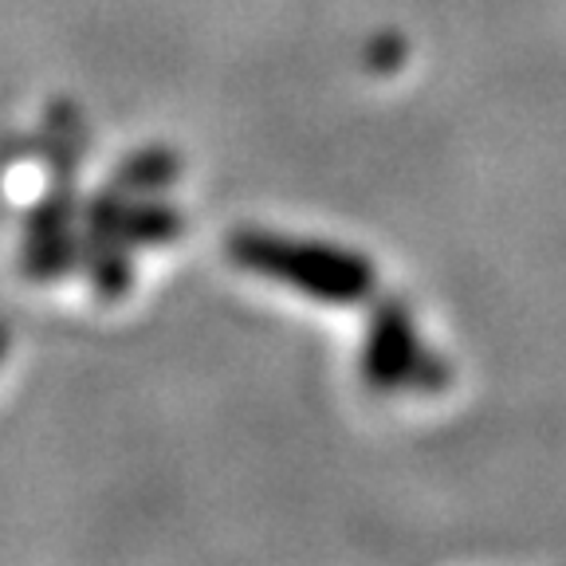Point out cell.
I'll return each mask as SVG.
<instances>
[{
    "label": "cell",
    "instance_id": "cell-1",
    "mask_svg": "<svg viewBox=\"0 0 566 566\" xmlns=\"http://www.w3.org/2000/svg\"><path fill=\"white\" fill-rule=\"evenodd\" d=\"M232 260L248 272L280 280L323 303H363L374 292L370 264L343 248L307 244V240L272 237V232H240L232 237Z\"/></svg>",
    "mask_w": 566,
    "mask_h": 566
},
{
    "label": "cell",
    "instance_id": "cell-2",
    "mask_svg": "<svg viewBox=\"0 0 566 566\" xmlns=\"http://www.w3.org/2000/svg\"><path fill=\"white\" fill-rule=\"evenodd\" d=\"M417 354V331L413 318L401 303L386 300L374 307L370 327H366V346H363V378L374 394H394L406 389L409 370H413Z\"/></svg>",
    "mask_w": 566,
    "mask_h": 566
},
{
    "label": "cell",
    "instance_id": "cell-3",
    "mask_svg": "<svg viewBox=\"0 0 566 566\" xmlns=\"http://www.w3.org/2000/svg\"><path fill=\"white\" fill-rule=\"evenodd\" d=\"M409 389H421V394H437V389L449 386V366L441 363V358H433L429 350L417 354L413 370H409Z\"/></svg>",
    "mask_w": 566,
    "mask_h": 566
},
{
    "label": "cell",
    "instance_id": "cell-4",
    "mask_svg": "<svg viewBox=\"0 0 566 566\" xmlns=\"http://www.w3.org/2000/svg\"><path fill=\"white\" fill-rule=\"evenodd\" d=\"M4 350H9V331L0 327V358H4Z\"/></svg>",
    "mask_w": 566,
    "mask_h": 566
}]
</instances>
